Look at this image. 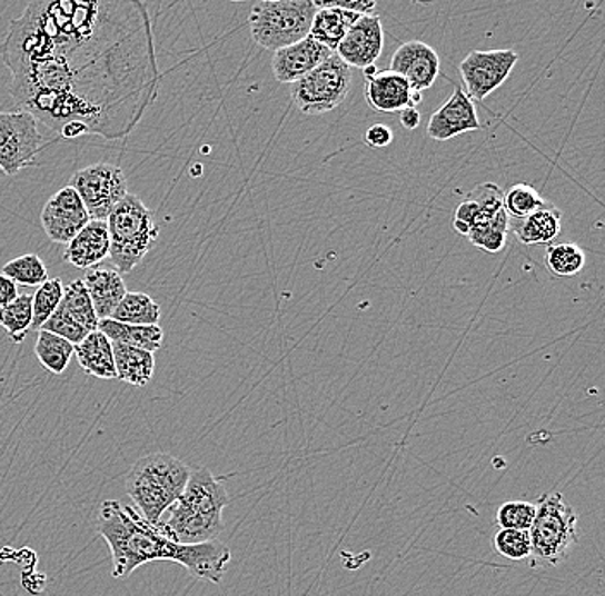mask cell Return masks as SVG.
<instances>
[{"label": "cell", "mask_w": 605, "mask_h": 596, "mask_svg": "<svg viewBox=\"0 0 605 596\" xmlns=\"http://www.w3.org/2000/svg\"><path fill=\"white\" fill-rule=\"evenodd\" d=\"M0 50L14 102L59 135L76 122L106 140L128 137L159 95L143 2L33 0Z\"/></svg>", "instance_id": "1"}, {"label": "cell", "mask_w": 605, "mask_h": 596, "mask_svg": "<svg viewBox=\"0 0 605 596\" xmlns=\"http://www.w3.org/2000/svg\"><path fill=\"white\" fill-rule=\"evenodd\" d=\"M97 528L109 545L116 579L128 578L143 564L170 560L185 567L195 578L219 585L231 563V550L222 542L176 544L160 532L159 526L145 522L138 510L119 500L102 503Z\"/></svg>", "instance_id": "2"}, {"label": "cell", "mask_w": 605, "mask_h": 596, "mask_svg": "<svg viewBox=\"0 0 605 596\" xmlns=\"http://www.w3.org/2000/svg\"><path fill=\"white\" fill-rule=\"evenodd\" d=\"M229 495L208 468H197L189 475L185 490L167 509L159 528L167 538L181 545L207 544L224 532L222 513Z\"/></svg>", "instance_id": "3"}, {"label": "cell", "mask_w": 605, "mask_h": 596, "mask_svg": "<svg viewBox=\"0 0 605 596\" xmlns=\"http://www.w3.org/2000/svg\"><path fill=\"white\" fill-rule=\"evenodd\" d=\"M191 469L178 457L150 454L137 460L126 478V491L141 517L157 526L188 484Z\"/></svg>", "instance_id": "4"}, {"label": "cell", "mask_w": 605, "mask_h": 596, "mask_svg": "<svg viewBox=\"0 0 605 596\" xmlns=\"http://www.w3.org/2000/svg\"><path fill=\"white\" fill-rule=\"evenodd\" d=\"M109 257L121 276L132 272L159 238V226L147 205L128 193L107 217Z\"/></svg>", "instance_id": "5"}, {"label": "cell", "mask_w": 605, "mask_h": 596, "mask_svg": "<svg viewBox=\"0 0 605 596\" xmlns=\"http://www.w3.org/2000/svg\"><path fill=\"white\" fill-rule=\"evenodd\" d=\"M537 516L529 528V566L556 567L579 542L578 513L563 494H545L538 498Z\"/></svg>", "instance_id": "6"}, {"label": "cell", "mask_w": 605, "mask_h": 596, "mask_svg": "<svg viewBox=\"0 0 605 596\" xmlns=\"http://www.w3.org/2000/svg\"><path fill=\"white\" fill-rule=\"evenodd\" d=\"M317 14L314 0H261L251 9V37L267 50H280L310 34Z\"/></svg>", "instance_id": "7"}, {"label": "cell", "mask_w": 605, "mask_h": 596, "mask_svg": "<svg viewBox=\"0 0 605 596\" xmlns=\"http://www.w3.org/2000/svg\"><path fill=\"white\" fill-rule=\"evenodd\" d=\"M351 83L353 69L333 53L310 74L291 85V97L302 113L320 116L345 102Z\"/></svg>", "instance_id": "8"}, {"label": "cell", "mask_w": 605, "mask_h": 596, "mask_svg": "<svg viewBox=\"0 0 605 596\" xmlns=\"http://www.w3.org/2000/svg\"><path fill=\"white\" fill-rule=\"evenodd\" d=\"M71 188L83 201L91 220H107L128 195V181L121 167L103 162L78 170L72 175Z\"/></svg>", "instance_id": "9"}, {"label": "cell", "mask_w": 605, "mask_h": 596, "mask_svg": "<svg viewBox=\"0 0 605 596\" xmlns=\"http://www.w3.org/2000/svg\"><path fill=\"white\" fill-rule=\"evenodd\" d=\"M43 138L37 119L24 110L0 112V170L16 176L19 170L34 166Z\"/></svg>", "instance_id": "10"}, {"label": "cell", "mask_w": 605, "mask_h": 596, "mask_svg": "<svg viewBox=\"0 0 605 596\" xmlns=\"http://www.w3.org/2000/svg\"><path fill=\"white\" fill-rule=\"evenodd\" d=\"M515 50H473L459 64V74L472 100H485L492 91L503 87L518 64Z\"/></svg>", "instance_id": "11"}, {"label": "cell", "mask_w": 605, "mask_h": 596, "mask_svg": "<svg viewBox=\"0 0 605 596\" xmlns=\"http://www.w3.org/2000/svg\"><path fill=\"white\" fill-rule=\"evenodd\" d=\"M42 226L50 241L69 245L90 222L87 208L71 186L59 189L42 210Z\"/></svg>", "instance_id": "12"}, {"label": "cell", "mask_w": 605, "mask_h": 596, "mask_svg": "<svg viewBox=\"0 0 605 596\" xmlns=\"http://www.w3.org/2000/svg\"><path fill=\"white\" fill-rule=\"evenodd\" d=\"M384 50L383 19L378 14L361 16L349 28L336 56L349 68L367 69L375 66Z\"/></svg>", "instance_id": "13"}, {"label": "cell", "mask_w": 605, "mask_h": 596, "mask_svg": "<svg viewBox=\"0 0 605 596\" xmlns=\"http://www.w3.org/2000/svg\"><path fill=\"white\" fill-rule=\"evenodd\" d=\"M389 71L405 78L413 91L421 93L434 87L440 72V56L428 43L411 40L394 52Z\"/></svg>", "instance_id": "14"}, {"label": "cell", "mask_w": 605, "mask_h": 596, "mask_svg": "<svg viewBox=\"0 0 605 596\" xmlns=\"http://www.w3.org/2000/svg\"><path fill=\"white\" fill-rule=\"evenodd\" d=\"M477 107L463 88H454L453 97L440 109L432 113L428 137L435 141H449L463 132L480 131Z\"/></svg>", "instance_id": "15"}, {"label": "cell", "mask_w": 605, "mask_h": 596, "mask_svg": "<svg viewBox=\"0 0 605 596\" xmlns=\"http://www.w3.org/2000/svg\"><path fill=\"white\" fill-rule=\"evenodd\" d=\"M334 52L315 42L308 34L301 42L276 50L272 57V71L279 83H296L310 74L321 62H326Z\"/></svg>", "instance_id": "16"}, {"label": "cell", "mask_w": 605, "mask_h": 596, "mask_svg": "<svg viewBox=\"0 0 605 596\" xmlns=\"http://www.w3.org/2000/svg\"><path fill=\"white\" fill-rule=\"evenodd\" d=\"M365 99L377 112L394 113L401 112L406 107H416L421 97L411 90L405 78L387 69L367 78Z\"/></svg>", "instance_id": "17"}, {"label": "cell", "mask_w": 605, "mask_h": 596, "mask_svg": "<svg viewBox=\"0 0 605 596\" xmlns=\"http://www.w3.org/2000/svg\"><path fill=\"white\" fill-rule=\"evenodd\" d=\"M504 210V191L496 182H484L469 191L454 213L453 227L459 235L468 236L473 227L499 216Z\"/></svg>", "instance_id": "18"}, {"label": "cell", "mask_w": 605, "mask_h": 596, "mask_svg": "<svg viewBox=\"0 0 605 596\" xmlns=\"http://www.w3.org/2000/svg\"><path fill=\"white\" fill-rule=\"evenodd\" d=\"M81 280L87 287L88 296H90L91 305H93L95 314L99 320L112 317L113 310L128 295L125 279L113 268H90Z\"/></svg>", "instance_id": "19"}, {"label": "cell", "mask_w": 605, "mask_h": 596, "mask_svg": "<svg viewBox=\"0 0 605 596\" xmlns=\"http://www.w3.org/2000/svg\"><path fill=\"white\" fill-rule=\"evenodd\" d=\"M109 230L106 220H90L66 248L65 260L78 268L97 267L109 257Z\"/></svg>", "instance_id": "20"}, {"label": "cell", "mask_w": 605, "mask_h": 596, "mask_svg": "<svg viewBox=\"0 0 605 596\" xmlns=\"http://www.w3.org/2000/svg\"><path fill=\"white\" fill-rule=\"evenodd\" d=\"M561 220L563 213L557 210L556 205L547 201L526 219L509 222V230H513L518 241L525 246H551L561 235Z\"/></svg>", "instance_id": "21"}, {"label": "cell", "mask_w": 605, "mask_h": 596, "mask_svg": "<svg viewBox=\"0 0 605 596\" xmlns=\"http://www.w3.org/2000/svg\"><path fill=\"white\" fill-rule=\"evenodd\" d=\"M315 8H317V14L314 16V21H311L310 37L314 38L315 42L327 47L330 52H336L349 28L361 16L345 11V9L330 8V6H324L320 2H315Z\"/></svg>", "instance_id": "22"}, {"label": "cell", "mask_w": 605, "mask_h": 596, "mask_svg": "<svg viewBox=\"0 0 605 596\" xmlns=\"http://www.w3.org/2000/svg\"><path fill=\"white\" fill-rule=\"evenodd\" d=\"M75 356L85 374L102 380L116 378L112 342L100 330L88 334L78 346H75Z\"/></svg>", "instance_id": "23"}, {"label": "cell", "mask_w": 605, "mask_h": 596, "mask_svg": "<svg viewBox=\"0 0 605 596\" xmlns=\"http://www.w3.org/2000/svg\"><path fill=\"white\" fill-rule=\"evenodd\" d=\"M112 351L116 378L135 387H145L150 384L156 374L153 352L131 348L126 344H112Z\"/></svg>", "instance_id": "24"}, {"label": "cell", "mask_w": 605, "mask_h": 596, "mask_svg": "<svg viewBox=\"0 0 605 596\" xmlns=\"http://www.w3.org/2000/svg\"><path fill=\"white\" fill-rule=\"evenodd\" d=\"M99 330L112 344H126L148 352L162 348L163 330L160 325H128L107 318L99 321Z\"/></svg>", "instance_id": "25"}, {"label": "cell", "mask_w": 605, "mask_h": 596, "mask_svg": "<svg viewBox=\"0 0 605 596\" xmlns=\"http://www.w3.org/2000/svg\"><path fill=\"white\" fill-rule=\"evenodd\" d=\"M59 310L71 318L75 324L80 325L81 329L88 334L99 330V317L95 314L93 305H91L90 296H88L87 287L83 280H72L68 286H65V296H62Z\"/></svg>", "instance_id": "26"}, {"label": "cell", "mask_w": 605, "mask_h": 596, "mask_svg": "<svg viewBox=\"0 0 605 596\" xmlns=\"http://www.w3.org/2000/svg\"><path fill=\"white\" fill-rule=\"evenodd\" d=\"M160 318L162 310L156 299L145 292H128L110 320L128 325H159Z\"/></svg>", "instance_id": "27"}, {"label": "cell", "mask_w": 605, "mask_h": 596, "mask_svg": "<svg viewBox=\"0 0 605 596\" xmlns=\"http://www.w3.org/2000/svg\"><path fill=\"white\" fill-rule=\"evenodd\" d=\"M34 355L42 367L53 375H62L68 370L69 362L75 356V346L56 334L47 330H38L37 342H34Z\"/></svg>", "instance_id": "28"}, {"label": "cell", "mask_w": 605, "mask_h": 596, "mask_svg": "<svg viewBox=\"0 0 605 596\" xmlns=\"http://www.w3.org/2000/svg\"><path fill=\"white\" fill-rule=\"evenodd\" d=\"M586 264V255L578 245L561 242L551 245L545 251V267L556 277H575L582 272Z\"/></svg>", "instance_id": "29"}, {"label": "cell", "mask_w": 605, "mask_h": 596, "mask_svg": "<svg viewBox=\"0 0 605 596\" xmlns=\"http://www.w3.org/2000/svg\"><path fill=\"white\" fill-rule=\"evenodd\" d=\"M545 203L547 200L540 197L537 189L534 186L525 185V182L510 186L507 191H504V211H506L509 222L526 219Z\"/></svg>", "instance_id": "30"}, {"label": "cell", "mask_w": 605, "mask_h": 596, "mask_svg": "<svg viewBox=\"0 0 605 596\" xmlns=\"http://www.w3.org/2000/svg\"><path fill=\"white\" fill-rule=\"evenodd\" d=\"M33 321V308H31V296L19 295L14 301L0 308V325L4 327L8 336L14 342H23L27 339L28 330Z\"/></svg>", "instance_id": "31"}, {"label": "cell", "mask_w": 605, "mask_h": 596, "mask_svg": "<svg viewBox=\"0 0 605 596\" xmlns=\"http://www.w3.org/2000/svg\"><path fill=\"white\" fill-rule=\"evenodd\" d=\"M507 235H509V219H507L506 211L503 210L494 219L473 227L466 238L472 245L484 249L487 254H499L506 246Z\"/></svg>", "instance_id": "32"}, {"label": "cell", "mask_w": 605, "mask_h": 596, "mask_svg": "<svg viewBox=\"0 0 605 596\" xmlns=\"http://www.w3.org/2000/svg\"><path fill=\"white\" fill-rule=\"evenodd\" d=\"M18 286L40 287L49 280V270L38 255L30 254L14 258L2 267V272Z\"/></svg>", "instance_id": "33"}, {"label": "cell", "mask_w": 605, "mask_h": 596, "mask_svg": "<svg viewBox=\"0 0 605 596\" xmlns=\"http://www.w3.org/2000/svg\"><path fill=\"white\" fill-rule=\"evenodd\" d=\"M62 296H65V284L61 279H49L38 287L37 292L31 296V308H33L31 329H42L43 324L56 314L57 308L61 305Z\"/></svg>", "instance_id": "34"}, {"label": "cell", "mask_w": 605, "mask_h": 596, "mask_svg": "<svg viewBox=\"0 0 605 596\" xmlns=\"http://www.w3.org/2000/svg\"><path fill=\"white\" fill-rule=\"evenodd\" d=\"M537 516V506L525 500H510L497 509L496 523L500 529L529 532Z\"/></svg>", "instance_id": "35"}, {"label": "cell", "mask_w": 605, "mask_h": 596, "mask_svg": "<svg viewBox=\"0 0 605 596\" xmlns=\"http://www.w3.org/2000/svg\"><path fill=\"white\" fill-rule=\"evenodd\" d=\"M492 547L497 554L503 555L504 559L515 560V563L529 559L532 554L529 533L516 532V529H499L492 538Z\"/></svg>", "instance_id": "36"}, {"label": "cell", "mask_w": 605, "mask_h": 596, "mask_svg": "<svg viewBox=\"0 0 605 596\" xmlns=\"http://www.w3.org/2000/svg\"><path fill=\"white\" fill-rule=\"evenodd\" d=\"M394 132L389 126L386 125H374L367 129L365 132V141H367L368 147L371 148H386L393 143Z\"/></svg>", "instance_id": "37"}, {"label": "cell", "mask_w": 605, "mask_h": 596, "mask_svg": "<svg viewBox=\"0 0 605 596\" xmlns=\"http://www.w3.org/2000/svg\"><path fill=\"white\" fill-rule=\"evenodd\" d=\"M324 6H330V8L345 9L348 12H355L359 16L374 14L375 4L374 0H355V2H345V0H329V2H320Z\"/></svg>", "instance_id": "38"}, {"label": "cell", "mask_w": 605, "mask_h": 596, "mask_svg": "<svg viewBox=\"0 0 605 596\" xmlns=\"http://www.w3.org/2000/svg\"><path fill=\"white\" fill-rule=\"evenodd\" d=\"M18 296V286L4 274H0V308H4L9 302L14 301Z\"/></svg>", "instance_id": "39"}, {"label": "cell", "mask_w": 605, "mask_h": 596, "mask_svg": "<svg viewBox=\"0 0 605 596\" xmlns=\"http://www.w3.org/2000/svg\"><path fill=\"white\" fill-rule=\"evenodd\" d=\"M399 121H401L403 128L413 131V129L420 126L421 116L416 107H406V109H403L401 112H399Z\"/></svg>", "instance_id": "40"}]
</instances>
